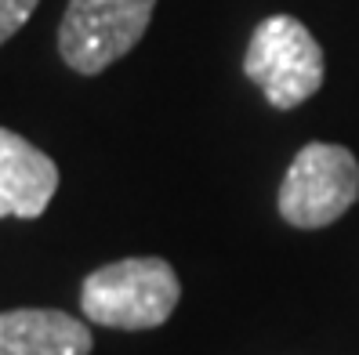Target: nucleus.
<instances>
[{"mask_svg": "<svg viewBox=\"0 0 359 355\" xmlns=\"http://www.w3.org/2000/svg\"><path fill=\"white\" fill-rule=\"evenodd\" d=\"M88 323L58 308L0 312V355H91Z\"/></svg>", "mask_w": 359, "mask_h": 355, "instance_id": "nucleus-6", "label": "nucleus"}, {"mask_svg": "<svg viewBox=\"0 0 359 355\" xmlns=\"http://www.w3.org/2000/svg\"><path fill=\"white\" fill-rule=\"evenodd\" d=\"M182 301L178 272L163 258H123L102 265L80 286V312L95 326L153 330Z\"/></svg>", "mask_w": 359, "mask_h": 355, "instance_id": "nucleus-1", "label": "nucleus"}, {"mask_svg": "<svg viewBox=\"0 0 359 355\" xmlns=\"http://www.w3.org/2000/svg\"><path fill=\"white\" fill-rule=\"evenodd\" d=\"M243 73L276 109H294L323 88V48L294 15H269L247 44Z\"/></svg>", "mask_w": 359, "mask_h": 355, "instance_id": "nucleus-2", "label": "nucleus"}, {"mask_svg": "<svg viewBox=\"0 0 359 355\" xmlns=\"http://www.w3.org/2000/svg\"><path fill=\"white\" fill-rule=\"evenodd\" d=\"M40 0H0V44L11 40L18 29L29 22V15L36 11Z\"/></svg>", "mask_w": 359, "mask_h": 355, "instance_id": "nucleus-7", "label": "nucleus"}, {"mask_svg": "<svg viewBox=\"0 0 359 355\" xmlns=\"http://www.w3.org/2000/svg\"><path fill=\"white\" fill-rule=\"evenodd\" d=\"M359 200V163L345 145L312 141L294 156L280 185V214L298 228L334 225Z\"/></svg>", "mask_w": 359, "mask_h": 355, "instance_id": "nucleus-4", "label": "nucleus"}, {"mask_svg": "<svg viewBox=\"0 0 359 355\" xmlns=\"http://www.w3.org/2000/svg\"><path fill=\"white\" fill-rule=\"evenodd\" d=\"M58 193L55 160L22 134L0 127V218H40Z\"/></svg>", "mask_w": 359, "mask_h": 355, "instance_id": "nucleus-5", "label": "nucleus"}, {"mask_svg": "<svg viewBox=\"0 0 359 355\" xmlns=\"http://www.w3.org/2000/svg\"><path fill=\"white\" fill-rule=\"evenodd\" d=\"M156 0H69L58 26V55L69 69L98 76L128 55L153 22Z\"/></svg>", "mask_w": 359, "mask_h": 355, "instance_id": "nucleus-3", "label": "nucleus"}]
</instances>
